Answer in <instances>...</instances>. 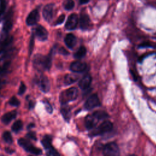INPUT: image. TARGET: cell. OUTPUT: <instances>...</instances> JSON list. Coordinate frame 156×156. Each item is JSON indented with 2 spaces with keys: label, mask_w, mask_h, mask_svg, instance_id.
<instances>
[{
  "label": "cell",
  "mask_w": 156,
  "mask_h": 156,
  "mask_svg": "<svg viewBox=\"0 0 156 156\" xmlns=\"http://www.w3.org/2000/svg\"><path fill=\"white\" fill-rule=\"evenodd\" d=\"M52 64V53L45 56L40 54L35 55L33 59V65L38 71L41 72L50 69Z\"/></svg>",
  "instance_id": "obj_1"
},
{
  "label": "cell",
  "mask_w": 156,
  "mask_h": 156,
  "mask_svg": "<svg viewBox=\"0 0 156 156\" xmlns=\"http://www.w3.org/2000/svg\"><path fill=\"white\" fill-rule=\"evenodd\" d=\"M78 96V90L76 87L69 88L63 91L60 95V102L62 105H65L68 102L75 100Z\"/></svg>",
  "instance_id": "obj_2"
},
{
  "label": "cell",
  "mask_w": 156,
  "mask_h": 156,
  "mask_svg": "<svg viewBox=\"0 0 156 156\" xmlns=\"http://www.w3.org/2000/svg\"><path fill=\"white\" fill-rule=\"evenodd\" d=\"M18 144L22 147L25 151L27 152L34 154V155H41L42 154V151L41 149L35 147L28 140L21 138L18 139Z\"/></svg>",
  "instance_id": "obj_3"
},
{
  "label": "cell",
  "mask_w": 156,
  "mask_h": 156,
  "mask_svg": "<svg viewBox=\"0 0 156 156\" xmlns=\"http://www.w3.org/2000/svg\"><path fill=\"white\" fill-rule=\"evenodd\" d=\"M103 156H120V151L118 144L115 142H110L104 145L102 149Z\"/></svg>",
  "instance_id": "obj_4"
},
{
  "label": "cell",
  "mask_w": 156,
  "mask_h": 156,
  "mask_svg": "<svg viewBox=\"0 0 156 156\" xmlns=\"http://www.w3.org/2000/svg\"><path fill=\"white\" fill-rule=\"evenodd\" d=\"M113 129V124L109 121H104L102 122L98 127L95 128L92 132L91 135L97 136L99 135H102L105 133L108 132Z\"/></svg>",
  "instance_id": "obj_5"
},
{
  "label": "cell",
  "mask_w": 156,
  "mask_h": 156,
  "mask_svg": "<svg viewBox=\"0 0 156 156\" xmlns=\"http://www.w3.org/2000/svg\"><path fill=\"white\" fill-rule=\"evenodd\" d=\"M55 13V7L54 4L46 5L43 10V16L45 20L50 22L54 18Z\"/></svg>",
  "instance_id": "obj_6"
},
{
  "label": "cell",
  "mask_w": 156,
  "mask_h": 156,
  "mask_svg": "<svg viewBox=\"0 0 156 156\" xmlns=\"http://www.w3.org/2000/svg\"><path fill=\"white\" fill-rule=\"evenodd\" d=\"M101 105L100 101L96 94L91 95L86 101L84 107L86 110H91L95 107H97Z\"/></svg>",
  "instance_id": "obj_7"
},
{
  "label": "cell",
  "mask_w": 156,
  "mask_h": 156,
  "mask_svg": "<svg viewBox=\"0 0 156 156\" xmlns=\"http://www.w3.org/2000/svg\"><path fill=\"white\" fill-rule=\"evenodd\" d=\"M37 83L40 89L44 93H47L50 89V83L48 78L44 75H41L37 79Z\"/></svg>",
  "instance_id": "obj_8"
},
{
  "label": "cell",
  "mask_w": 156,
  "mask_h": 156,
  "mask_svg": "<svg viewBox=\"0 0 156 156\" xmlns=\"http://www.w3.org/2000/svg\"><path fill=\"white\" fill-rule=\"evenodd\" d=\"M12 16H13V11L10 10L5 16L4 22L2 26V30L5 33L9 32L13 26V21H12Z\"/></svg>",
  "instance_id": "obj_9"
},
{
  "label": "cell",
  "mask_w": 156,
  "mask_h": 156,
  "mask_svg": "<svg viewBox=\"0 0 156 156\" xmlns=\"http://www.w3.org/2000/svg\"><path fill=\"white\" fill-rule=\"evenodd\" d=\"M79 22L77 15L76 13L71 14L66 22L65 27L67 30H74L76 28Z\"/></svg>",
  "instance_id": "obj_10"
},
{
  "label": "cell",
  "mask_w": 156,
  "mask_h": 156,
  "mask_svg": "<svg viewBox=\"0 0 156 156\" xmlns=\"http://www.w3.org/2000/svg\"><path fill=\"white\" fill-rule=\"evenodd\" d=\"M34 34L37 37L38 40L41 41L46 40L48 37V32L47 30L44 27L40 25L37 26L35 28Z\"/></svg>",
  "instance_id": "obj_11"
},
{
  "label": "cell",
  "mask_w": 156,
  "mask_h": 156,
  "mask_svg": "<svg viewBox=\"0 0 156 156\" xmlns=\"http://www.w3.org/2000/svg\"><path fill=\"white\" fill-rule=\"evenodd\" d=\"M40 18L39 12L37 9H34L31 11L26 18V24L28 26H32L37 23Z\"/></svg>",
  "instance_id": "obj_12"
},
{
  "label": "cell",
  "mask_w": 156,
  "mask_h": 156,
  "mask_svg": "<svg viewBox=\"0 0 156 156\" xmlns=\"http://www.w3.org/2000/svg\"><path fill=\"white\" fill-rule=\"evenodd\" d=\"M79 23H80V27L82 30H87L90 29L92 26L90 18L89 16L86 13H83L81 15L80 17Z\"/></svg>",
  "instance_id": "obj_13"
},
{
  "label": "cell",
  "mask_w": 156,
  "mask_h": 156,
  "mask_svg": "<svg viewBox=\"0 0 156 156\" xmlns=\"http://www.w3.org/2000/svg\"><path fill=\"white\" fill-rule=\"evenodd\" d=\"M87 68V64L80 61H75L71 63L70 69L74 73H81Z\"/></svg>",
  "instance_id": "obj_14"
},
{
  "label": "cell",
  "mask_w": 156,
  "mask_h": 156,
  "mask_svg": "<svg viewBox=\"0 0 156 156\" xmlns=\"http://www.w3.org/2000/svg\"><path fill=\"white\" fill-rule=\"evenodd\" d=\"M98 121L99 120L93 114L87 115L85 120V124L86 128L88 130L94 129L97 124Z\"/></svg>",
  "instance_id": "obj_15"
},
{
  "label": "cell",
  "mask_w": 156,
  "mask_h": 156,
  "mask_svg": "<svg viewBox=\"0 0 156 156\" xmlns=\"http://www.w3.org/2000/svg\"><path fill=\"white\" fill-rule=\"evenodd\" d=\"M91 83V77L90 74L85 75L79 82V86L82 90L87 89Z\"/></svg>",
  "instance_id": "obj_16"
},
{
  "label": "cell",
  "mask_w": 156,
  "mask_h": 156,
  "mask_svg": "<svg viewBox=\"0 0 156 156\" xmlns=\"http://www.w3.org/2000/svg\"><path fill=\"white\" fill-rule=\"evenodd\" d=\"M65 43L68 48L73 49L77 43L76 37L73 34H68L65 38Z\"/></svg>",
  "instance_id": "obj_17"
},
{
  "label": "cell",
  "mask_w": 156,
  "mask_h": 156,
  "mask_svg": "<svg viewBox=\"0 0 156 156\" xmlns=\"http://www.w3.org/2000/svg\"><path fill=\"white\" fill-rule=\"evenodd\" d=\"M17 112L16 110H12L11 112H7L5 113L1 118V121L5 124H9L12 120L15 119L16 116Z\"/></svg>",
  "instance_id": "obj_18"
},
{
  "label": "cell",
  "mask_w": 156,
  "mask_h": 156,
  "mask_svg": "<svg viewBox=\"0 0 156 156\" xmlns=\"http://www.w3.org/2000/svg\"><path fill=\"white\" fill-rule=\"evenodd\" d=\"M78 79L79 76L76 74H68L64 77V83L65 85H69L76 82Z\"/></svg>",
  "instance_id": "obj_19"
},
{
  "label": "cell",
  "mask_w": 156,
  "mask_h": 156,
  "mask_svg": "<svg viewBox=\"0 0 156 156\" xmlns=\"http://www.w3.org/2000/svg\"><path fill=\"white\" fill-rule=\"evenodd\" d=\"M13 37L7 36L5 37L2 40L0 41V50L9 48V46L13 41Z\"/></svg>",
  "instance_id": "obj_20"
},
{
  "label": "cell",
  "mask_w": 156,
  "mask_h": 156,
  "mask_svg": "<svg viewBox=\"0 0 156 156\" xmlns=\"http://www.w3.org/2000/svg\"><path fill=\"white\" fill-rule=\"evenodd\" d=\"M61 113L66 121H69L71 117V110L69 107L66 104L61 108Z\"/></svg>",
  "instance_id": "obj_21"
},
{
  "label": "cell",
  "mask_w": 156,
  "mask_h": 156,
  "mask_svg": "<svg viewBox=\"0 0 156 156\" xmlns=\"http://www.w3.org/2000/svg\"><path fill=\"white\" fill-rule=\"evenodd\" d=\"M41 144L45 149L52 146V136L49 135H44L41 140Z\"/></svg>",
  "instance_id": "obj_22"
},
{
  "label": "cell",
  "mask_w": 156,
  "mask_h": 156,
  "mask_svg": "<svg viewBox=\"0 0 156 156\" xmlns=\"http://www.w3.org/2000/svg\"><path fill=\"white\" fill-rule=\"evenodd\" d=\"M14 52V49L7 48L4 49L0 50V61L5 58L10 56Z\"/></svg>",
  "instance_id": "obj_23"
},
{
  "label": "cell",
  "mask_w": 156,
  "mask_h": 156,
  "mask_svg": "<svg viewBox=\"0 0 156 156\" xmlns=\"http://www.w3.org/2000/svg\"><path fill=\"white\" fill-rule=\"evenodd\" d=\"M86 53H87V49H86L85 47H84L83 46H82L74 53V57L76 58L80 59V58H83L86 55Z\"/></svg>",
  "instance_id": "obj_24"
},
{
  "label": "cell",
  "mask_w": 156,
  "mask_h": 156,
  "mask_svg": "<svg viewBox=\"0 0 156 156\" xmlns=\"http://www.w3.org/2000/svg\"><path fill=\"white\" fill-rule=\"evenodd\" d=\"M93 115L98 119V120H101V119H104L107 118H108V115L104 111H101V110H98L94 112Z\"/></svg>",
  "instance_id": "obj_25"
},
{
  "label": "cell",
  "mask_w": 156,
  "mask_h": 156,
  "mask_svg": "<svg viewBox=\"0 0 156 156\" xmlns=\"http://www.w3.org/2000/svg\"><path fill=\"white\" fill-rule=\"evenodd\" d=\"M23 127V122L21 120H17L12 125V130L14 132H18L21 130Z\"/></svg>",
  "instance_id": "obj_26"
},
{
  "label": "cell",
  "mask_w": 156,
  "mask_h": 156,
  "mask_svg": "<svg viewBox=\"0 0 156 156\" xmlns=\"http://www.w3.org/2000/svg\"><path fill=\"white\" fill-rule=\"evenodd\" d=\"M2 138L5 142L9 144H11L13 142L12 136L10 132L5 131L2 134Z\"/></svg>",
  "instance_id": "obj_27"
},
{
  "label": "cell",
  "mask_w": 156,
  "mask_h": 156,
  "mask_svg": "<svg viewBox=\"0 0 156 156\" xmlns=\"http://www.w3.org/2000/svg\"><path fill=\"white\" fill-rule=\"evenodd\" d=\"M47 156H60L58 151L52 146L46 149Z\"/></svg>",
  "instance_id": "obj_28"
},
{
  "label": "cell",
  "mask_w": 156,
  "mask_h": 156,
  "mask_svg": "<svg viewBox=\"0 0 156 156\" xmlns=\"http://www.w3.org/2000/svg\"><path fill=\"white\" fill-rule=\"evenodd\" d=\"M10 62L9 61H7L2 66H0V76L2 75L6 72L7 69L10 66Z\"/></svg>",
  "instance_id": "obj_29"
},
{
  "label": "cell",
  "mask_w": 156,
  "mask_h": 156,
  "mask_svg": "<svg viewBox=\"0 0 156 156\" xmlns=\"http://www.w3.org/2000/svg\"><path fill=\"white\" fill-rule=\"evenodd\" d=\"M74 7V2L73 1H67L64 4V8L67 10H70Z\"/></svg>",
  "instance_id": "obj_30"
},
{
  "label": "cell",
  "mask_w": 156,
  "mask_h": 156,
  "mask_svg": "<svg viewBox=\"0 0 156 156\" xmlns=\"http://www.w3.org/2000/svg\"><path fill=\"white\" fill-rule=\"evenodd\" d=\"M7 2L5 1H0V16H1L5 11Z\"/></svg>",
  "instance_id": "obj_31"
},
{
  "label": "cell",
  "mask_w": 156,
  "mask_h": 156,
  "mask_svg": "<svg viewBox=\"0 0 156 156\" xmlns=\"http://www.w3.org/2000/svg\"><path fill=\"white\" fill-rule=\"evenodd\" d=\"M9 104L12 106L17 107L20 104V101L15 96H13L9 101Z\"/></svg>",
  "instance_id": "obj_32"
},
{
  "label": "cell",
  "mask_w": 156,
  "mask_h": 156,
  "mask_svg": "<svg viewBox=\"0 0 156 156\" xmlns=\"http://www.w3.org/2000/svg\"><path fill=\"white\" fill-rule=\"evenodd\" d=\"M34 46V34H32L29 41V54H31Z\"/></svg>",
  "instance_id": "obj_33"
},
{
  "label": "cell",
  "mask_w": 156,
  "mask_h": 156,
  "mask_svg": "<svg viewBox=\"0 0 156 156\" xmlns=\"http://www.w3.org/2000/svg\"><path fill=\"white\" fill-rule=\"evenodd\" d=\"M26 85L22 82L20 84V88H19V90H18V94L20 95H22L23 94H24V93L26 91Z\"/></svg>",
  "instance_id": "obj_34"
},
{
  "label": "cell",
  "mask_w": 156,
  "mask_h": 156,
  "mask_svg": "<svg viewBox=\"0 0 156 156\" xmlns=\"http://www.w3.org/2000/svg\"><path fill=\"white\" fill-rule=\"evenodd\" d=\"M26 136L29 139H31V140H35V141L37 140V135H36L35 132H32V131L29 132L26 134Z\"/></svg>",
  "instance_id": "obj_35"
},
{
  "label": "cell",
  "mask_w": 156,
  "mask_h": 156,
  "mask_svg": "<svg viewBox=\"0 0 156 156\" xmlns=\"http://www.w3.org/2000/svg\"><path fill=\"white\" fill-rule=\"evenodd\" d=\"M65 18V15L64 14L61 15L58 18V19L57 20V21H56V22H55V24H56V25H58V24H62V23L64 21Z\"/></svg>",
  "instance_id": "obj_36"
},
{
  "label": "cell",
  "mask_w": 156,
  "mask_h": 156,
  "mask_svg": "<svg viewBox=\"0 0 156 156\" xmlns=\"http://www.w3.org/2000/svg\"><path fill=\"white\" fill-rule=\"evenodd\" d=\"M44 105H45L47 112L49 113H51L52 112V108L51 104L48 101H44Z\"/></svg>",
  "instance_id": "obj_37"
},
{
  "label": "cell",
  "mask_w": 156,
  "mask_h": 156,
  "mask_svg": "<svg viewBox=\"0 0 156 156\" xmlns=\"http://www.w3.org/2000/svg\"><path fill=\"white\" fill-rule=\"evenodd\" d=\"M58 52L64 55H69V52L66 49H65L63 47H61L59 48Z\"/></svg>",
  "instance_id": "obj_38"
},
{
  "label": "cell",
  "mask_w": 156,
  "mask_h": 156,
  "mask_svg": "<svg viewBox=\"0 0 156 156\" xmlns=\"http://www.w3.org/2000/svg\"><path fill=\"white\" fill-rule=\"evenodd\" d=\"M4 150H5V151L7 154H13V152H15V150H13V149L10 148V147H5Z\"/></svg>",
  "instance_id": "obj_39"
},
{
  "label": "cell",
  "mask_w": 156,
  "mask_h": 156,
  "mask_svg": "<svg viewBox=\"0 0 156 156\" xmlns=\"http://www.w3.org/2000/svg\"><path fill=\"white\" fill-rule=\"evenodd\" d=\"M145 47H151V45L149 42H144L140 45V48H145Z\"/></svg>",
  "instance_id": "obj_40"
},
{
  "label": "cell",
  "mask_w": 156,
  "mask_h": 156,
  "mask_svg": "<svg viewBox=\"0 0 156 156\" xmlns=\"http://www.w3.org/2000/svg\"><path fill=\"white\" fill-rule=\"evenodd\" d=\"M148 55H149V53H146V54H144L143 55H141V56L138 58V62H139L140 63H141V62H143V59H144L146 57H147Z\"/></svg>",
  "instance_id": "obj_41"
},
{
  "label": "cell",
  "mask_w": 156,
  "mask_h": 156,
  "mask_svg": "<svg viewBox=\"0 0 156 156\" xmlns=\"http://www.w3.org/2000/svg\"><path fill=\"white\" fill-rule=\"evenodd\" d=\"M130 73H131V74L133 76V79L136 80V79H137V76H136V74H135V73L134 72V71H132V70H130Z\"/></svg>",
  "instance_id": "obj_42"
},
{
  "label": "cell",
  "mask_w": 156,
  "mask_h": 156,
  "mask_svg": "<svg viewBox=\"0 0 156 156\" xmlns=\"http://www.w3.org/2000/svg\"><path fill=\"white\" fill-rule=\"evenodd\" d=\"M90 1L89 0H80L79 1V3L81 4H86V3H88Z\"/></svg>",
  "instance_id": "obj_43"
},
{
  "label": "cell",
  "mask_w": 156,
  "mask_h": 156,
  "mask_svg": "<svg viewBox=\"0 0 156 156\" xmlns=\"http://www.w3.org/2000/svg\"><path fill=\"white\" fill-rule=\"evenodd\" d=\"M34 124H33V123H30V124H29L28 125V126H27V129H31V128H32V127H34Z\"/></svg>",
  "instance_id": "obj_44"
},
{
  "label": "cell",
  "mask_w": 156,
  "mask_h": 156,
  "mask_svg": "<svg viewBox=\"0 0 156 156\" xmlns=\"http://www.w3.org/2000/svg\"><path fill=\"white\" fill-rule=\"evenodd\" d=\"M34 106V102H32V101H30V102H29V108H32Z\"/></svg>",
  "instance_id": "obj_45"
},
{
  "label": "cell",
  "mask_w": 156,
  "mask_h": 156,
  "mask_svg": "<svg viewBox=\"0 0 156 156\" xmlns=\"http://www.w3.org/2000/svg\"><path fill=\"white\" fill-rule=\"evenodd\" d=\"M128 156H136V155H135V154H132V155H128Z\"/></svg>",
  "instance_id": "obj_46"
},
{
  "label": "cell",
  "mask_w": 156,
  "mask_h": 156,
  "mask_svg": "<svg viewBox=\"0 0 156 156\" xmlns=\"http://www.w3.org/2000/svg\"><path fill=\"white\" fill-rule=\"evenodd\" d=\"M28 156H32V155H28Z\"/></svg>",
  "instance_id": "obj_47"
}]
</instances>
